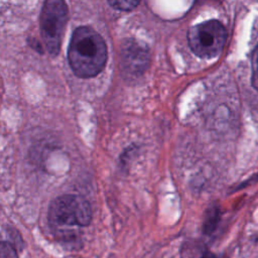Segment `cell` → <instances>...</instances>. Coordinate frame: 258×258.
<instances>
[{
    "instance_id": "10",
    "label": "cell",
    "mask_w": 258,
    "mask_h": 258,
    "mask_svg": "<svg viewBox=\"0 0 258 258\" xmlns=\"http://www.w3.org/2000/svg\"><path fill=\"white\" fill-rule=\"evenodd\" d=\"M255 180H258V173H256L255 175H253V176H252V177H250L249 179L245 180L241 185H239V186L237 187V189H238V188H242V187L247 186V185H250V184H252L253 182H255Z\"/></svg>"
},
{
    "instance_id": "5",
    "label": "cell",
    "mask_w": 258,
    "mask_h": 258,
    "mask_svg": "<svg viewBox=\"0 0 258 258\" xmlns=\"http://www.w3.org/2000/svg\"><path fill=\"white\" fill-rule=\"evenodd\" d=\"M145 54L139 47H126L124 49L123 60L124 63L133 71H140L145 63Z\"/></svg>"
},
{
    "instance_id": "2",
    "label": "cell",
    "mask_w": 258,
    "mask_h": 258,
    "mask_svg": "<svg viewBox=\"0 0 258 258\" xmlns=\"http://www.w3.org/2000/svg\"><path fill=\"white\" fill-rule=\"evenodd\" d=\"M92 220L89 202L80 196L64 195L53 200L48 209V222L56 230L85 227Z\"/></svg>"
},
{
    "instance_id": "4",
    "label": "cell",
    "mask_w": 258,
    "mask_h": 258,
    "mask_svg": "<svg viewBox=\"0 0 258 258\" xmlns=\"http://www.w3.org/2000/svg\"><path fill=\"white\" fill-rule=\"evenodd\" d=\"M188 44L192 52L204 58H212L222 51L227 32L217 20H209L192 26L188 30Z\"/></svg>"
},
{
    "instance_id": "8",
    "label": "cell",
    "mask_w": 258,
    "mask_h": 258,
    "mask_svg": "<svg viewBox=\"0 0 258 258\" xmlns=\"http://www.w3.org/2000/svg\"><path fill=\"white\" fill-rule=\"evenodd\" d=\"M0 258H18L15 248L5 241H0Z\"/></svg>"
},
{
    "instance_id": "1",
    "label": "cell",
    "mask_w": 258,
    "mask_h": 258,
    "mask_svg": "<svg viewBox=\"0 0 258 258\" xmlns=\"http://www.w3.org/2000/svg\"><path fill=\"white\" fill-rule=\"evenodd\" d=\"M68 57L73 72L78 77H95L104 69L107 60L105 41L93 28L78 27L72 35Z\"/></svg>"
},
{
    "instance_id": "7",
    "label": "cell",
    "mask_w": 258,
    "mask_h": 258,
    "mask_svg": "<svg viewBox=\"0 0 258 258\" xmlns=\"http://www.w3.org/2000/svg\"><path fill=\"white\" fill-rule=\"evenodd\" d=\"M109 3L120 10H131L137 6L140 0H108Z\"/></svg>"
},
{
    "instance_id": "9",
    "label": "cell",
    "mask_w": 258,
    "mask_h": 258,
    "mask_svg": "<svg viewBox=\"0 0 258 258\" xmlns=\"http://www.w3.org/2000/svg\"><path fill=\"white\" fill-rule=\"evenodd\" d=\"M252 86L258 91V44L252 56Z\"/></svg>"
},
{
    "instance_id": "11",
    "label": "cell",
    "mask_w": 258,
    "mask_h": 258,
    "mask_svg": "<svg viewBox=\"0 0 258 258\" xmlns=\"http://www.w3.org/2000/svg\"><path fill=\"white\" fill-rule=\"evenodd\" d=\"M201 258H217V257H216L215 254H213L211 252H206Z\"/></svg>"
},
{
    "instance_id": "6",
    "label": "cell",
    "mask_w": 258,
    "mask_h": 258,
    "mask_svg": "<svg viewBox=\"0 0 258 258\" xmlns=\"http://www.w3.org/2000/svg\"><path fill=\"white\" fill-rule=\"evenodd\" d=\"M221 220L220 208L216 205H212L205 213V219L203 223V231L205 234H212L218 227Z\"/></svg>"
},
{
    "instance_id": "3",
    "label": "cell",
    "mask_w": 258,
    "mask_h": 258,
    "mask_svg": "<svg viewBox=\"0 0 258 258\" xmlns=\"http://www.w3.org/2000/svg\"><path fill=\"white\" fill-rule=\"evenodd\" d=\"M68 19L64 0H45L40 12V32L49 54L59 52L63 29Z\"/></svg>"
}]
</instances>
